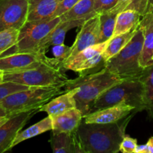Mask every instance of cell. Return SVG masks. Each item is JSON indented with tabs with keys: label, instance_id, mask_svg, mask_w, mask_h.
Returning a JSON list of instances; mask_svg holds the SVG:
<instances>
[{
	"label": "cell",
	"instance_id": "20",
	"mask_svg": "<svg viewBox=\"0 0 153 153\" xmlns=\"http://www.w3.org/2000/svg\"><path fill=\"white\" fill-rule=\"evenodd\" d=\"M142 16L140 13L133 10H124L120 12L117 16L116 25L112 37L128 32L137 27Z\"/></svg>",
	"mask_w": 153,
	"mask_h": 153
},
{
	"label": "cell",
	"instance_id": "37",
	"mask_svg": "<svg viewBox=\"0 0 153 153\" xmlns=\"http://www.w3.org/2000/svg\"><path fill=\"white\" fill-rule=\"evenodd\" d=\"M12 116H13V115H12ZM10 117L11 116H10V115H7V116H0V127H1L3 124L5 123L10 119Z\"/></svg>",
	"mask_w": 153,
	"mask_h": 153
},
{
	"label": "cell",
	"instance_id": "7",
	"mask_svg": "<svg viewBox=\"0 0 153 153\" xmlns=\"http://www.w3.org/2000/svg\"><path fill=\"white\" fill-rule=\"evenodd\" d=\"M61 21L60 16L46 20L27 21L19 29L17 43L0 57L14 53L38 52L42 40Z\"/></svg>",
	"mask_w": 153,
	"mask_h": 153
},
{
	"label": "cell",
	"instance_id": "17",
	"mask_svg": "<svg viewBox=\"0 0 153 153\" xmlns=\"http://www.w3.org/2000/svg\"><path fill=\"white\" fill-rule=\"evenodd\" d=\"M144 37L140 65L145 68L153 64V13H148L142 16L138 25Z\"/></svg>",
	"mask_w": 153,
	"mask_h": 153
},
{
	"label": "cell",
	"instance_id": "5",
	"mask_svg": "<svg viewBox=\"0 0 153 153\" xmlns=\"http://www.w3.org/2000/svg\"><path fill=\"white\" fill-rule=\"evenodd\" d=\"M121 103L134 106L136 113L145 111L143 86L140 79H123L111 87L96 100L91 112Z\"/></svg>",
	"mask_w": 153,
	"mask_h": 153
},
{
	"label": "cell",
	"instance_id": "23",
	"mask_svg": "<svg viewBox=\"0 0 153 153\" xmlns=\"http://www.w3.org/2000/svg\"><path fill=\"white\" fill-rule=\"evenodd\" d=\"M143 86V102L145 111L149 118L153 117V64L145 67L140 76Z\"/></svg>",
	"mask_w": 153,
	"mask_h": 153
},
{
	"label": "cell",
	"instance_id": "19",
	"mask_svg": "<svg viewBox=\"0 0 153 153\" xmlns=\"http://www.w3.org/2000/svg\"><path fill=\"white\" fill-rule=\"evenodd\" d=\"M62 0H28L27 21L52 19V15Z\"/></svg>",
	"mask_w": 153,
	"mask_h": 153
},
{
	"label": "cell",
	"instance_id": "32",
	"mask_svg": "<svg viewBox=\"0 0 153 153\" xmlns=\"http://www.w3.org/2000/svg\"><path fill=\"white\" fill-rule=\"evenodd\" d=\"M148 0H131L125 10H133L143 16L146 13Z\"/></svg>",
	"mask_w": 153,
	"mask_h": 153
},
{
	"label": "cell",
	"instance_id": "22",
	"mask_svg": "<svg viewBox=\"0 0 153 153\" xmlns=\"http://www.w3.org/2000/svg\"><path fill=\"white\" fill-rule=\"evenodd\" d=\"M52 120L50 116L48 115V117H45L42 120L39 121L38 123H35L34 125L31 126L29 128L20 131L17 134L16 137H15L14 140L12 144V148L14 147L17 144L22 141H25V140L34 137L35 136L41 134L43 133L48 131H52Z\"/></svg>",
	"mask_w": 153,
	"mask_h": 153
},
{
	"label": "cell",
	"instance_id": "1",
	"mask_svg": "<svg viewBox=\"0 0 153 153\" xmlns=\"http://www.w3.org/2000/svg\"><path fill=\"white\" fill-rule=\"evenodd\" d=\"M135 112L118 122L108 124L82 122L76 133L85 153H117L126 134V128Z\"/></svg>",
	"mask_w": 153,
	"mask_h": 153
},
{
	"label": "cell",
	"instance_id": "27",
	"mask_svg": "<svg viewBox=\"0 0 153 153\" xmlns=\"http://www.w3.org/2000/svg\"><path fill=\"white\" fill-rule=\"evenodd\" d=\"M30 87L11 82H4L0 84V101L13 93L28 89Z\"/></svg>",
	"mask_w": 153,
	"mask_h": 153
},
{
	"label": "cell",
	"instance_id": "11",
	"mask_svg": "<svg viewBox=\"0 0 153 153\" xmlns=\"http://www.w3.org/2000/svg\"><path fill=\"white\" fill-rule=\"evenodd\" d=\"M37 112H40L39 109L18 113L10 117V119L0 127V153L12 149L13 142L18 133Z\"/></svg>",
	"mask_w": 153,
	"mask_h": 153
},
{
	"label": "cell",
	"instance_id": "9",
	"mask_svg": "<svg viewBox=\"0 0 153 153\" xmlns=\"http://www.w3.org/2000/svg\"><path fill=\"white\" fill-rule=\"evenodd\" d=\"M28 0H0V31L20 29L28 20Z\"/></svg>",
	"mask_w": 153,
	"mask_h": 153
},
{
	"label": "cell",
	"instance_id": "38",
	"mask_svg": "<svg viewBox=\"0 0 153 153\" xmlns=\"http://www.w3.org/2000/svg\"><path fill=\"white\" fill-rule=\"evenodd\" d=\"M7 113L2 108L0 107V116H7Z\"/></svg>",
	"mask_w": 153,
	"mask_h": 153
},
{
	"label": "cell",
	"instance_id": "25",
	"mask_svg": "<svg viewBox=\"0 0 153 153\" xmlns=\"http://www.w3.org/2000/svg\"><path fill=\"white\" fill-rule=\"evenodd\" d=\"M118 13L110 10L100 15V43L109 41L114 31Z\"/></svg>",
	"mask_w": 153,
	"mask_h": 153
},
{
	"label": "cell",
	"instance_id": "28",
	"mask_svg": "<svg viewBox=\"0 0 153 153\" xmlns=\"http://www.w3.org/2000/svg\"><path fill=\"white\" fill-rule=\"evenodd\" d=\"M71 50V46L65 45L64 43L60 45H55L52 47V55H54V58L58 61L59 64L64 67V64L67 58H69Z\"/></svg>",
	"mask_w": 153,
	"mask_h": 153
},
{
	"label": "cell",
	"instance_id": "33",
	"mask_svg": "<svg viewBox=\"0 0 153 153\" xmlns=\"http://www.w3.org/2000/svg\"><path fill=\"white\" fill-rule=\"evenodd\" d=\"M130 1H131V0H119L117 4V5L115 6L114 8L112 9L111 10L119 13L120 12L123 11V10H124L126 8L127 6L129 4Z\"/></svg>",
	"mask_w": 153,
	"mask_h": 153
},
{
	"label": "cell",
	"instance_id": "2",
	"mask_svg": "<svg viewBox=\"0 0 153 153\" xmlns=\"http://www.w3.org/2000/svg\"><path fill=\"white\" fill-rule=\"evenodd\" d=\"M105 67L97 71L80 75L74 79H69L64 85V91L76 88L74 98L76 108L86 116L92 109L96 100L106 90L123 81Z\"/></svg>",
	"mask_w": 153,
	"mask_h": 153
},
{
	"label": "cell",
	"instance_id": "15",
	"mask_svg": "<svg viewBox=\"0 0 153 153\" xmlns=\"http://www.w3.org/2000/svg\"><path fill=\"white\" fill-rule=\"evenodd\" d=\"M51 147L55 153H85L77 133H54L50 137Z\"/></svg>",
	"mask_w": 153,
	"mask_h": 153
},
{
	"label": "cell",
	"instance_id": "6",
	"mask_svg": "<svg viewBox=\"0 0 153 153\" xmlns=\"http://www.w3.org/2000/svg\"><path fill=\"white\" fill-rule=\"evenodd\" d=\"M69 80L64 70L43 63L38 67L24 71L4 73V82H11L28 87L64 86Z\"/></svg>",
	"mask_w": 153,
	"mask_h": 153
},
{
	"label": "cell",
	"instance_id": "30",
	"mask_svg": "<svg viewBox=\"0 0 153 153\" xmlns=\"http://www.w3.org/2000/svg\"><path fill=\"white\" fill-rule=\"evenodd\" d=\"M137 146V139L125 134L120 146V152L123 153H135Z\"/></svg>",
	"mask_w": 153,
	"mask_h": 153
},
{
	"label": "cell",
	"instance_id": "10",
	"mask_svg": "<svg viewBox=\"0 0 153 153\" xmlns=\"http://www.w3.org/2000/svg\"><path fill=\"white\" fill-rule=\"evenodd\" d=\"M43 63L55 67L53 58H49L46 54L14 53L0 57V71L3 73L24 71L35 68Z\"/></svg>",
	"mask_w": 153,
	"mask_h": 153
},
{
	"label": "cell",
	"instance_id": "31",
	"mask_svg": "<svg viewBox=\"0 0 153 153\" xmlns=\"http://www.w3.org/2000/svg\"><path fill=\"white\" fill-rule=\"evenodd\" d=\"M79 1V0H62L58 4L54 14L52 15V19L55 17H59L67 13L70 9L73 8Z\"/></svg>",
	"mask_w": 153,
	"mask_h": 153
},
{
	"label": "cell",
	"instance_id": "35",
	"mask_svg": "<svg viewBox=\"0 0 153 153\" xmlns=\"http://www.w3.org/2000/svg\"><path fill=\"white\" fill-rule=\"evenodd\" d=\"M153 13V0H148L147 1V7H146V13Z\"/></svg>",
	"mask_w": 153,
	"mask_h": 153
},
{
	"label": "cell",
	"instance_id": "26",
	"mask_svg": "<svg viewBox=\"0 0 153 153\" xmlns=\"http://www.w3.org/2000/svg\"><path fill=\"white\" fill-rule=\"evenodd\" d=\"M19 29L9 28L0 31V55L13 47L18 40Z\"/></svg>",
	"mask_w": 153,
	"mask_h": 153
},
{
	"label": "cell",
	"instance_id": "14",
	"mask_svg": "<svg viewBox=\"0 0 153 153\" xmlns=\"http://www.w3.org/2000/svg\"><path fill=\"white\" fill-rule=\"evenodd\" d=\"M86 20L88 19H79L61 21L42 40L38 48V53L46 54V49L50 46L63 44L67 33L72 28L81 27Z\"/></svg>",
	"mask_w": 153,
	"mask_h": 153
},
{
	"label": "cell",
	"instance_id": "13",
	"mask_svg": "<svg viewBox=\"0 0 153 153\" xmlns=\"http://www.w3.org/2000/svg\"><path fill=\"white\" fill-rule=\"evenodd\" d=\"M133 112L136 113L134 106L121 103L91 112L84 117V121L87 123H114L126 117Z\"/></svg>",
	"mask_w": 153,
	"mask_h": 153
},
{
	"label": "cell",
	"instance_id": "8",
	"mask_svg": "<svg viewBox=\"0 0 153 153\" xmlns=\"http://www.w3.org/2000/svg\"><path fill=\"white\" fill-rule=\"evenodd\" d=\"M108 43V41L97 43L81 51L72 59L64 63V70H71L82 75L94 70L102 69L105 67L102 53Z\"/></svg>",
	"mask_w": 153,
	"mask_h": 153
},
{
	"label": "cell",
	"instance_id": "36",
	"mask_svg": "<svg viewBox=\"0 0 153 153\" xmlns=\"http://www.w3.org/2000/svg\"><path fill=\"white\" fill-rule=\"evenodd\" d=\"M135 153H146V144L137 145L136 148Z\"/></svg>",
	"mask_w": 153,
	"mask_h": 153
},
{
	"label": "cell",
	"instance_id": "24",
	"mask_svg": "<svg viewBox=\"0 0 153 153\" xmlns=\"http://www.w3.org/2000/svg\"><path fill=\"white\" fill-rule=\"evenodd\" d=\"M137 27H138V25L130 30L128 32L120 34V35L116 36L114 37H112L109 40L102 53V57L105 62L113 56H114L115 55H117L120 51L122 50L128 44V42L131 40L133 36L134 35L135 32L137 31Z\"/></svg>",
	"mask_w": 153,
	"mask_h": 153
},
{
	"label": "cell",
	"instance_id": "16",
	"mask_svg": "<svg viewBox=\"0 0 153 153\" xmlns=\"http://www.w3.org/2000/svg\"><path fill=\"white\" fill-rule=\"evenodd\" d=\"M83 119V114L79 109H70L58 116L52 117V132H76Z\"/></svg>",
	"mask_w": 153,
	"mask_h": 153
},
{
	"label": "cell",
	"instance_id": "34",
	"mask_svg": "<svg viewBox=\"0 0 153 153\" xmlns=\"http://www.w3.org/2000/svg\"><path fill=\"white\" fill-rule=\"evenodd\" d=\"M146 153H153V137H151L146 143Z\"/></svg>",
	"mask_w": 153,
	"mask_h": 153
},
{
	"label": "cell",
	"instance_id": "18",
	"mask_svg": "<svg viewBox=\"0 0 153 153\" xmlns=\"http://www.w3.org/2000/svg\"><path fill=\"white\" fill-rule=\"evenodd\" d=\"M76 91V88H74L66 91L64 94H61L59 97L43 105L39 109V111L40 112H46L49 116L52 117L58 116L70 109L76 108V102L74 98Z\"/></svg>",
	"mask_w": 153,
	"mask_h": 153
},
{
	"label": "cell",
	"instance_id": "21",
	"mask_svg": "<svg viewBox=\"0 0 153 153\" xmlns=\"http://www.w3.org/2000/svg\"><path fill=\"white\" fill-rule=\"evenodd\" d=\"M94 2L95 0H79L73 8L60 16L61 21L79 19H88L96 16L97 14L94 12Z\"/></svg>",
	"mask_w": 153,
	"mask_h": 153
},
{
	"label": "cell",
	"instance_id": "3",
	"mask_svg": "<svg viewBox=\"0 0 153 153\" xmlns=\"http://www.w3.org/2000/svg\"><path fill=\"white\" fill-rule=\"evenodd\" d=\"M143 34L137 27V31L117 55L105 62V67L122 79H140L144 68L140 65L143 46Z\"/></svg>",
	"mask_w": 153,
	"mask_h": 153
},
{
	"label": "cell",
	"instance_id": "4",
	"mask_svg": "<svg viewBox=\"0 0 153 153\" xmlns=\"http://www.w3.org/2000/svg\"><path fill=\"white\" fill-rule=\"evenodd\" d=\"M64 87H30L28 89L13 93L5 97L0 101V107L10 116L33 109H40L55 96L65 93L62 90Z\"/></svg>",
	"mask_w": 153,
	"mask_h": 153
},
{
	"label": "cell",
	"instance_id": "39",
	"mask_svg": "<svg viewBox=\"0 0 153 153\" xmlns=\"http://www.w3.org/2000/svg\"><path fill=\"white\" fill-rule=\"evenodd\" d=\"M4 82V73L2 71H0V84Z\"/></svg>",
	"mask_w": 153,
	"mask_h": 153
},
{
	"label": "cell",
	"instance_id": "12",
	"mask_svg": "<svg viewBox=\"0 0 153 153\" xmlns=\"http://www.w3.org/2000/svg\"><path fill=\"white\" fill-rule=\"evenodd\" d=\"M100 15L90 18L81 26V30L76 36L69 58L67 61L76 56L79 52L93 45L100 43Z\"/></svg>",
	"mask_w": 153,
	"mask_h": 153
},
{
	"label": "cell",
	"instance_id": "29",
	"mask_svg": "<svg viewBox=\"0 0 153 153\" xmlns=\"http://www.w3.org/2000/svg\"><path fill=\"white\" fill-rule=\"evenodd\" d=\"M119 0H95L94 12L97 14L110 11L114 8Z\"/></svg>",
	"mask_w": 153,
	"mask_h": 153
}]
</instances>
